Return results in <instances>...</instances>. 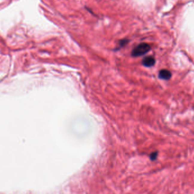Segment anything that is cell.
Listing matches in <instances>:
<instances>
[{
  "instance_id": "obj_1",
  "label": "cell",
  "mask_w": 194,
  "mask_h": 194,
  "mask_svg": "<svg viewBox=\"0 0 194 194\" xmlns=\"http://www.w3.org/2000/svg\"><path fill=\"white\" fill-rule=\"evenodd\" d=\"M151 48V46L148 44L140 43L132 50L131 54L134 57H139L148 53Z\"/></svg>"
},
{
  "instance_id": "obj_2",
  "label": "cell",
  "mask_w": 194,
  "mask_h": 194,
  "mask_svg": "<svg viewBox=\"0 0 194 194\" xmlns=\"http://www.w3.org/2000/svg\"><path fill=\"white\" fill-rule=\"evenodd\" d=\"M142 63L143 65L146 67H151L155 64L156 60L152 56H148L143 60Z\"/></svg>"
},
{
  "instance_id": "obj_3",
  "label": "cell",
  "mask_w": 194,
  "mask_h": 194,
  "mask_svg": "<svg viewBox=\"0 0 194 194\" xmlns=\"http://www.w3.org/2000/svg\"><path fill=\"white\" fill-rule=\"evenodd\" d=\"M159 78L162 80H168L172 77V73L167 69H162L159 72Z\"/></svg>"
},
{
  "instance_id": "obj_4",
  "label": "cell",
  "mask_w": 194,
  "mask_h": 194,
  "mask_svg": "<svg viewBox=\"0 0 194 194\" xmlns=\"http://www.w3.org/2000/svg\"><path fill=\"white\" fill-rule=\"evenodd\" d=\"M128 39H123L122 40L120 43H119V46L120 47H124L127 43H128Z\"/></svg>"
},
{
  "instance_id": "obj_5",
  "label": "cell",
  "mask_w": 194,
  "mask_h": 194,
  "mask_svg": "<svg viewBox=\"0 0 194 194\" xmlns=\"http://www.w3.org/2000/svg\"><path fill=\"white\" fill-rule=\"evenodd\" d=\"M157 156V153H152L151 156V160H154V159L156 158Z\"/></svg>"
}]
</instances>
